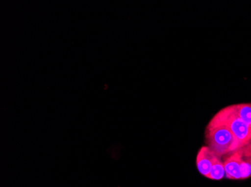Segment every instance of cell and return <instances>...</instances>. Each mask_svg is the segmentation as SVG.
<instances>
[{"label":"cell","instance_id":"1","mask_svg":"<svg viewBox=\"0 0 251 187\" xmlns=\"http://www.w3.org/2000/svg\"><path fill=\"white\" fill-rule=\"evenodd\" d=\"M204 134L207 146L220 158L232 154L241 147L236 138L226 126L211 119Z\"/></svg>","mask_w":251,"mask_h":187},{"label":"cell","instance_id":"5","mask_svg":"<svg viewBox=\"0 0 251 187\" xmlns=\"http://www.w3.org/2000/svg\"><path fill=\"white\" fill-rule=\"evenodd\" d=\"M232 106L237 115L251 126V104H232Z\"/></svg>","mask_w":251,"mask_h":187},{"label":"cell","instance_id":"2","mask_svg":"<svg viewBox=\"0 0 251 187\" xmlns=\"http://www.w3.org/2000/svg\"><path fill=\"white\" fill-rule=\"evenodd\" d=\"M211 120L226 126L236 138L241 147L251 143V126L237 115L232 105L218 111Z\"/></svg>","mask_w":251,"mask_h":187},{"label":"cell","instance_id":"4","mask_svg":"<svg viewBox=\"0 0 251 187\" xmlns=\"http://www.w3.org/2000/svg\"><path fill=\"white\" fill-rule=\"evenodd\" d=\"M218 159L221 158L216 155L214 152H213L208 146H202L199 150L196 159V164L199 172L202 176L207 178L211 168Z\"/></svg>","mask_w":251,"mask_h":187},{"label":"cell","instance_id":"3","mask_svg":"<svg viewBox=\"0 0 251 187\" xmlns=\"http://www.w3.org/2000/svg\"><path fill=\"white\" fill-rule=\"evenodd\" d=\"M241 173L242 181L251 178V143L232 152Z\"/></svg>","mask_w":251,"mask_h":187},{"label":"cell","instance_id":"6","mask_svg":"<svg viewBox=\"0 0 251 187\" xmlns=\"http://www.w3.org/2000/svg\"><path fill=\"white\" fill-rule=\"evenodd\" d=\"M226 177L225 168H224V162L221 159H218L214 163L207 178L212 181H221Z\"/></svg>","mask_w":251,"mask_h":187}]
</instances>
